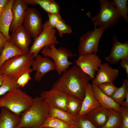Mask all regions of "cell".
Wrapping results in <instances>:
<instances>
[{"instance_id": "cell-6", "label": "cell", "mask_w": 128, "mask_h": 128, "mask_svg": "<svg viewBox=\"0 0 128 128\" xmlns=\"http://www.w3.org/2000/svg\"><path fill=\"white\" fill-rule=\"evenodd\" d=\"M55 45L53 44L44 47L41 53L43 56L50 57L53 60L56 65V70L60 75L73 63L69 61L68 59L72 57L73 55L66 48L60 47L57 48Z\"/></svg>"}, {"instance_id": "cell-17", "label": "cell", "mask_w": 128, "mask_h": 128, "mask_svg": "<svg viewBox=\"0 0 128 128\" xmlns=\"http://www.w3.org/2000/svg\"><path fill=\"white\" fill-rule=\"evenodd\" d=\"M101 105L94 96L92 85L89 83L85 90L84 97L82 101L81 109L77 116H85L91 111Z\"/></svg>"}, {"instance_id": "cell-9", "label": "cell", "mask_w": 128, "mask_h": 128, "mask_svg": "<svg viewBox=\"0 0 128 128\" xmlns=\"http://www.w3.org/2000/svg\"><path fill=\"white\" fill-rule=\"evenodd\" d=\"M23 26L34 39L42 32L43 27L41 14L35 8H28L25 10Z\"/></svg>"}, {"instance_id": "cell-25", "label": "cell", "mask_w": 128, "mask_h": 128, "mask_svg": "<svg viewBox=\"0 0 128 128\" xmlns=\"http://www.w3.org/2000/svg\"><path fill=\"white\" fill-rule=\"evenodd\" d=\"M37 5L47 13L59 14V4L53 0H33Z\"/></svg>"}, {"instance_id": "cell-31", "label": "cell", "mask_w": 128, "mask_h": 128, "mask_svg": "<svg viewBox=\"0 0 128 128\" xmlns=\"http://www.w3.org/2000/svg\"><path fill=\"white\" fill-rule=\"evenodd\" d=\"M74 128H96L86 115L72 116Z\"/></svg>"}, {"instance_id": "cell-10", "label": "cell", "mask_w": 128, "mask_h": 128, "mask_svg": "<svg viewBox=\"0 0 128 128\" xmlns=\"http://www.w3.org/2000/svg\"><path fill=\"white\" fill-rule=\"evenodd\" d=\"M75 62L76 65L93 79L101 64L102 60L96 54L92 53L79 56Z\"/></svg>"}, {"instance_id": "cell-2", "label": "cell", "mask_w": 128, "mask_h": 128, "mask_svg": "<svg viewBox=\"0 0 128 128\" xmlns=\"http://www.w3.org/2000/svg\"><path fill=\"white\" fill-rule=\"evenodd\" d=\"M51 107L40 97H34L32 105L20 115L19 122L16 128H41L48 117Z\"/></svg>"}, {"instance_id": "cell-3", "label": "cell", "mask_w": 128, "mask_h": 128, "mask_svg": "<svg viewBox=\"0 0 128 128\" xmlns=\"http://www.w3.org/2000/svg\"><path fill=\"white\" fill-rule=\"evenodd\" d=\"M33 98L19 88L14 89L0 96V108L4 107L20 116L32 105Z\"/></svg>"}, {"instance_id": "cell-30", "label": "cell", "mask_w": 128, "mask_h": 128, "mask_svg": "<svg viewBox=\"0 0 128 128\" xmlns=\"http://www.w3.org/2000/svg\"><path fill=\"white\" fill-rule=\"evenodd\" d=\"M117 10L121 18L128 22V0H113L112 1Z\"/></svg>"}, {"instance_id": "cell-4", "label": "cell", "mask_w": 128, "mask_h": 128, "mask_svg": "<svg viewBox=\"0 0 128 128\" xmlns=\"http://www.w3.org/2000/svg\"><path fill=\"white\" fill-rule=\"evenodd\" d=\"M34 58L32 54L17 56L5 61L0 69V72L7 75L17 81L23 74L31 73V64Z\"/></svg>"}, {"instance_id": "cell-22", "label": "cell", "mask_w": 128, "mask_h": 128, "mask_svg": "<svg viewBox=\"0 0 128 128\" xmlns=\"http://www.w3.org/2000/svg\"><path fill=\"white\" fill-rule=\"evenodd\" d=\"M23 52L10 41H7L0 55V69L4 62L14 57L23 55Z\"/></svg>"}, {"instance_id": "cell-26", "label": "cell", "mask_w": 128, "mask_h": 128, "mask_svg": "<svg viewBox=\"0 0 128 128\" xmlns=\"http://www.w3.org/2000/svg\"><path fill=\"white\" fill-rule=\"evenodd\" d=\"M42 128H74L72 125L57 118L48 116L41 126Z\"/></svg>"}, {"instance_id": "cell-12", "label": "cell", "mask_w": 128, "mask_h": 128, "mask_svg": "<svg viewBox=\"0 0 128 128\" xmlns=\"http://www.w3.org/2000/svg\"><path fill=\"white\" fill-rule=\"evenodd\" d=\"M67 95L63 92L52 87L50 90L42 92L40 96L51 107L65 112L67 110Z\"/></svg>"}, {"instance_id": "cell-27", "label": "cell", "mask_w": 128, "mask_h": 128, "mask_svg": "<svg viewBox=\"0 0 128 128\" xmlns=\"http://www.w3.org/2000/svg\"><path fill=\"white\" fill-rule=\"evenodd\" d=\"M128 93V79H124L122 86L118 87L111 97L116 103L120 105Z\"/></svg>"}, {"instance_id": "cell-11", "label": "cell", "mask_w": 128, "mask_h": 128, "mask_svg": "<svg viewBox=\"0 0 128 128\" xmlns=\"http://www.w3.org/2000/svg\"><path fill=\"white\" fill-rule=\"evenodd\" d=\"M31 66L33 71H36L34 78L38 82L41 81L46 73L56 69L55 63L49 57L39 54L34 59Z\"/></svg>"}, {"instance_id": "cell-1", "label": "cell", "mask_w": 128, "mask_h": 128, "mask_svg": "<svg viewBox=\"0 0 128 128\" xmlns=\"http://www.w3.org/2000/svg\"><path fill=\"white\" fill-rule=\"evenodd\" d=\"M92 79L79 67L74 65L63 72L53 84L52 87L67 95L76 97L82 101L86 88Z\"/></svg>"}, {"instance_id": "cell-15", "label": "cell", "mask_w": 128, "mask_h": 128, "mask_svg": "<svg viewBox=\"0 0 128 128\" xmlns=\"http://www.w3.org/2000/svg\"><path fill=\"white\" fill-rule=\"evenodd\" d=\"M119 72L118 69L113 68L108 63L101 64L92 81V84L97 86L105 82L113 83L119 75Z\"/></svg>"}, {"instance_id": "cell-42", "label": "cell", "mask_w": 128, "mask_h": 128, "mask_svg": "<svg viewBox=\"0 0 128 128\" xmlns=\"http://www.w3.org/2000/svg\"><path fill=\"white\" fill-rule=\"evenodd\" d=\"M4 74L0 72V86L3 82Z\"/></svg>"}, {"instance_id": "cell-20", "label": "cell", "mask_w": 128, "mask_h": 128, "mask_svg": "<svg viewBox=\"0 0 128 128\" xmlns=\"http://www.w3.org/2000/svg\"><path fill=\"white\" fill-rule=\"evenodd\" d=\"M0 113V128H16L20 120V116L7 108H1Z\"/></svg>"}, {"instance_id": "cell-14", "label": "cell", "mask_w": 128, "mask_h": 128, "mask_svg": "<svg viewBox=\"0 0 128 128\" xmlns=\"http://www.w3.org/2000/svg\"><path fill=\"white\" fill-rule=\"evenodd\" d=\"M9 36V41L22 50L24 54L29 53L32 37L23 25L17 28Z\"/></svg>"}, {"instance_id": "cell-44", "label": "cell", "mask_w": 128, "mask_h": 128, "mask_svg": "<svg viewBox=\"0 0 128 128\" xmlns=\"http://www.w3.org/2000/svg\"></svg>"}, {"instance_id": "cell-23", "label": "cell", "mask_w": 128, "mask_h": 128, "mask_svg": "<svg viewBox=\"0 0 128 128\" xmlns=\"http://www.w3.org/2000/svg\"><path fill=\"white\" fill-rule=\"evenodd\" d=\"M122 118L120 112L110 109L109 118L104 125L101 128H120Z\"/></svg>"}, {"instance_id": "cell-36", "label": "cell", "mask_w": 128, "mask_h": 128, "mask_svg": "<svg viewBox=\"0 0 128 128\" xmlns=\"http://www.w3.org/2000/svg\"><path fill=\"white\" fill-rule=\"evenodd\" d=\"M48 14L49 25L51 27L55 28V25L57 22L62 18L60 14Z\"/></svg>"}, {"instance_id": "cell-13", "label": "cell", "mask_w": 128, "mask_h": 128, "mask_svg": "<svg viewBox=\"0 0 128 128\" xmlns=\"http://www.w3.org/2000/svg\"><path fill=\"white\" fill-rule=\"evenodd\" d=\"M114 42L109 55L105 57V61L111 64H115L123 59L128 60V41L122 43L118 38L113 35L112 37Z\"/></svg>"}, {"instance_id": "cell-40", "label": "cell", "mask_w": 128, "mask_h": 128, "mask_svg": "<svg viewBox=\"0 0 128 128\" xmlns=\"http://www.w3.org/2000/svg\"><path fill=\"white\" fill-rule=\"evenodd\" d=\"M125 100L123 101L121 104L120 105L125 107H128V93L125 96Z\"/></svg>"}, {"instance_id": "cell-28", "label": "cell", "mask_w": 128, "mask_h": 128, "mask_svg": "<svg viewBox=\"0 0 128 128\" xmlns=\"http://www.w3.org/2000/svg\"><path fill=\"white\" fill-rule=\"evenodd\" d=\"M3 74L2 83L0 86V96L14 89L19 88L16 81L9 76Z\"/></svg>"}, {"instance_id": "cell-18", "label": "cell", "mask_w": 128, "mask_h": 128, "mask_svg": "<svg viewBox=\"0 0 128 128\" xmlns=\"http://www.w3.org/2000/svg\"><path fill=\"white\" fill-rule=\"evenodd\" d=\"M110 112V109L101 105L91 111L86 116L96 128H101L107 120Z\"/></svg>"}, {"instance_id": "cell-34", "label": "cell", "mask_w": 128, "mask_h": 128, "mask_svg": "<svg viewBox=\"0 0 128 128\" xmlns=\"http://www.w3.org/2000/svg\"><path fill=\"white\" fill-rule=\"evenodd\" d=\"M120 112L122 118L120 128H128V107L121 106Z\"/></svg>"}, {"instance_id": "cell-38", "label": "cell", "mask_w": 128, "mask_h": 128, "mask_svg": "<svg viewBox=\"0 0 128 128\" xmlns=\"http://www.w3.org/2000/svg\"><path fill=\"white\" fill-rule=\"evenodd\" d=\"M121 66L125 70L127 78H128V60L124 59L121 60L120 63Z\"/></svg>"}, {"instance_id": "cell-7", "label": "cell", "mask_w": 128, "mask_h": 128, "mask_svg": "<svg viewBox=\"0 0 128 128\" xmlns=\"http://www.w3.org/2000/svg\"><path fill=\"white\" fill-rule=\"evenodd\" d=\"M104 31L100 27L94 26L93 30L82 35L79 39L78 51L79 56L87 54H96L100 40Z\"/></svg>"}, {"instance_id": "cell-16", "label": "cell", "mask_w": 128, "mask_h": 128, "mask_svg": "<svg viewBox=\"0 0 128 128\" xmlns=\"http://www.w3.org/2000/svg\"><path fill=\"white\" fill-rule=\"evenodd\" d=\"M28 5L25 0H14L11 8L12 18L9 30L11 32L23 25L25 11Z\"/></svg>"}, {"instance_id": "cell-39", "label": "cell", "mask_w": 128, "mask_h": 128, "mask_svg": "<svg viewBox=\"0 0 128 128\" xmlns=\"http://www.w3.org/2000/svg\"><path fill=\"white\" fill-rule=\"evenodd\" d=\"M9 0H0V12L3 10L7 5Z\"/></svg>"}, {"instance_id": "cell-21", "label": "cell", "mask_w": 128, "mask_h": 128, "mask_svg": "<svg viewBox=\"0 0 128 128\" xmlns=\"http://www.w3.org/2000/svg\"><path fill=\"white\" fill-rule=\"evenodd\" d=\"M92 85L94 96L101 105L109 109L120 111V105L115 102L111 97L104 94L97 86L93 84Z\"/></svg>"}, {"instance_id": "cell-43", "label": "cell", "mask_w": 128, "mask_h": 128, "mask_svg": "<svg viewBox=\"0 0 128 128\" xmlns=\"http://www.w3.org/2000/svg\"></svg>"}, {"instance_id": "cell-24", "label": "cell", "mask_w": 128, "mask_h": 128, "mask_svg": "<svg viewBox=\"0 0 128 128\" xmlns=\"http://www.w3.org/2000/svg\"><path fill=\"white\" fill-rule=\"evenodd\" d=\"M82 101L74 96L67 95L66 112L72 116H77L81 107Z\"/></svg>"}, {"instance_id": "cell-8", "label": "cell", "mask_w": 128, "mask_h": 128, "mask_svg": "<svg viewBox=\"0 0 128 128\" xmlns=\"http://www.w3.org/2000/svg\"><path fill=\"white\" fill-rule=\"evenodd\" d=\"M57 31L55 28L50 26L48 20L45 22L42 32L33 40L29 53L32 54L35 58L44 47L53 44H58L59 42L56 35Z\"/></svg>"}, {"instance_id": "cell-19", "label": "cell", "mask_w": 128, "mask_h": 128, "mask_svg": "<svg viewBox=\"0 0 128 128\" xmlns=\"http://www.w3.org/2000/svg\"><path fill=\"white\" fill-rule=\"evenodd\" d=\"M14 0H9L6 7L0 12V32L9 40V34L10 27L12 20L11 8Z\"/></svg>"}, {"instance_id": "cell-5", "label": "cell", "mask_w": 128, "mask_h": 128, "mask_svg": "<svg viewBox=\"0 0 128 128\" xmlns=\"http://www.w3.org/2000/svg\"><path fill=\"white\" fill-rule=\"evenodd\" d=\"M100 9L99 13L91 18L94 26L104 31L115 25L121 18L112 1L99 0Z\"/></svg>"}, {"instance_id": "cell-32", "label": "cell", "mask_w": 128, "mask_h": 128, "mask_svg": "<svg viewBox=\"0 0 128 128\" xmlns=\"http://www.w3.org/2000/svg\"><path fill=\"white\" fill-rule=\"evenodd\" d=\"M55 28L58 31L59 35L60 37H63L64 34H70L72 32L71 27L66 23L64 20L62 18L57 22Z\"/></svg>"}, {"instance_id": "cell-33", "label": "cell", "mask_w": 128, "mask_h": 128, "mask_svg": "<svg viewBox=\"0 0 128 128\" xmlns=\"http://www.w3.org/2000/svg\"><path fill=\"white\" fill-rule=\"evenodd\" d=\"M99 88L104 94L111 97L118 89L113 83L105 82L97 86Z\"/></svg>"}, {"instance_id": "cell-41", "label": "cell", "mask_w": 128, "mask_h": 128, "mask_svg": "<svg viewBox=\"0 0 128 128\" xmlns=\"http://www.w3.org/2000/svg\"><path fill=\"white\" fill-rule=\"evenodd\" d=\"M25 1L28 5H37V4L35 3L33 0H25Z\"/></svg>"}, {"instance_id": "cell-29", "label": "cell", "mask_w": 128, "mask_h": 128, "mask_svg": "<svg viewBox=\"0 0 128 128\" xmlns=\"http://www.w3.org/2000/svg\"><path fill=\"white\" fill-rule=\"evenodd\" d=\"M48 116L57 118L72 125L73 127L74 122L72 120V116L63 110L51 107L49 112Z\"/></svg>"}, {"instance_id": "cell-37", "label": "cell", "mask_w": 128, "mask_h": 128, "mask_svg": "<svg viewBox=\"0 0 128 128\" xmlns=\"http://www.w3.org/2000/svg\"><path fill=\"white\" fill-rule=\"evenodd\" d=\"M7 41H8L6 38L0 32V55Z\"/></svg>"}, {"instance_id": "cell-35", "label": "cell", "mask_w": 128, "mask_h": 128, "mask_svg": "<svg viewBox=\"0 0 128 128\" xmlns=\"http://www.w3.org/2000/svg\"><path fill=\"white\" fill-rule=\"evenodd\" d=\"M30 73H25L21 76L17 81V82L20 87H24L31 79Z\"/></svg>"}]
</instances>
